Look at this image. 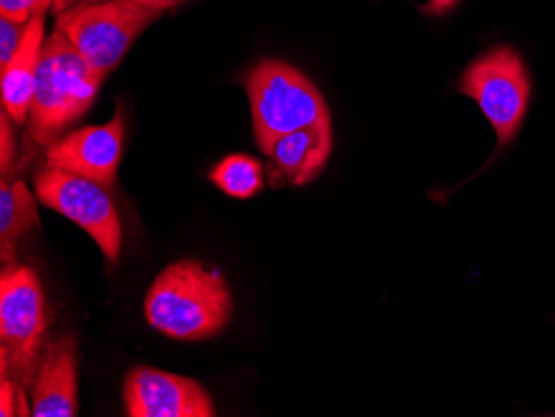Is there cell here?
<instances>
[{"label": "cell", "mask_w": 555, "mask_h": 417, "mask_svg": "<svg viewBox=\"0 0 555 417\" xmlns=\"http://www.w3.org/2000/svg\"><path fill=\"white\" fill-rule=\"evenodd\" d=\"M143 313L152 328L179 341L220 335L233 314L229 283L198 260L168 264L146 292Z\"/></svg>", "instance_id": "1"}, {"label": "cell", "mask_w": 555, "mask_h": 417, "mask_svg": "<svg viewBox=\"0 0 555 417\" xmlns=\"http://www.w3.org/2000/svg\"><path fill=\"white\" fill-rule=\"evenodd\" d=\"M104 79L55 29L43 42L29 115L34 142L49 146L87 114Z\"/></svg>", "instance_id": "2"}, {"label": "cell", "mask_w": 555, "mask_h": 417, "mask_svg": "<svg viewBox=\"0 0 555 417\" xmlns=\"http://www.w3.org/2000/svg\"><path fill=\"white\" fill-rule=\"evenodd\" d=\"M258 148L268 155L280 136L332 121L320 90L280 61H261L245 79Z\"/></svg>", "instance_id": "3"}, {"label": "cell", "mask_w": 555, "mask_h": 417, "mask_svg": "<svg viewBox=\"0 0 555 417\" xmlns=\"http://www.w3.org/2000/svg\"><path fill=\"white\" fill-rule=\"evenodd\" d=\"M0 378L30 389L47 342L46 298L27 264H5L0 275Z\"/></svg>", "instance_id": "4"}, {"label": "cell", "mask_w": 555, "mask_h": 417, "mask_svg": "<svg viewBox=\"0 0 555 417\" xmlns=\"http://www.w3.org/2000/svg\"><path fill=\"white\" fill-rule=\"evenodd\" d=\"M160 17L162 12L150 11L133 0H87L59 15L55 29L105 80L133 42Z\"/></svg>", "instance_id": "5"}, {"label": "cell", "mask_w": 555, "mask_h": 417, "mask_svg": "<svg viewBox=\"0 0 555 417\" xmlns=\"http://www.w3.org/2000/svg\"><path fill=\"white\" fill-rule=\"evenodd\" d=\"M460 90L476 101L491 121L499 148L509 145L531 101V79L520 55L511 47H495L467 67Z\"/></svg>", "instance_id": "6"}, {"label": "cell", "mask_w": 555, "mask_h": 417, "mask_svg": "<svg viewBox=\"0 0 555 417\" xmlns=\"http://www.w3.org/2000/svg\"><path fill=\"white\" fill-rule=\"evenodd\" d=\"M111 190L83 177L46 168L34 182V193L43 207L64 214L99 245L111 263L121 251V223Z\"/></svg>", "instance_id": "7"}, {"label": "cell", "mask_w": 555, "mask_h": 417, "mask_svg": "<svg viewBox=\"0 0 555 417\" xmlns=\"http://www.w3.org/2000/svg\"><path fill=\"white\" fill-rule=\"evenodd\" d=\"M125 413L129 417H215L214 398L195 379L137 366L124 385Z\"/></svg>", "instance_id": "8"}, {"label": "cell", "mask_w": 555, "mask_h": 417, "mask_svg": "<svg viewBox=\"0 0 555 417\" xmlns=\"http://www.w3.org/2000/svg\"><path fill=\"white\" fill-rule=\"evenodd\" d=\"M125 120L120 108L105 126H89L47 146L46 167L83 177L112 190L124 154Z\"/></svg>", "instance_id": "9"}, {"label": "cell", "mask_w": 555, "mask_h": 417, "mask_svg": "<svg viewBox=\"0 0 555 417\" xmlns=\"http://www.w3.org/2000/svg\"><path fill=\"white\" fill-rule=\"evenodd\" d=\"M29 392L34 417L79 414V361L74 336H59L46 342Z\"/></svg>", "instance_id": "10"}, {"label": "cell", "mask_w": 555, "mask_h": 417, "mask_svg": "<svg viewBox=\"0 0 555 417\" xmlns=\"http://www.w3.org/2000/svg\"><path fill=\"white\" fill-rule=\"evenodd\" d=\"M332 148V121H327L280 136L271 145L268 157L289 185L302 186L318 179Z\"/></svg>", "instance_id": "11"}, {"label": "cell", "mask_w": 555, "mask_h": 417, "mask_svg": "<svg viewBox=\"0 0 555 417\" xmlns=\"http://www.w3.org/2000/svg\"><path fill=\"white\" fill-rule=\"evenodd\" d=\"M46 15H36L29 22L24 42L8 67L2 68L0 90H2V110L14 123L24 126L29 121L36 90L37 68L46 39Z\"/></svg>", "instance_id": "12"}, {"label": "cell", "mask_w": 555, "mask_h": 417, "mask_svg": "<svg viewBox=\"0 0 555 417\" xmlns=\"http://www.w3.org/2000/svg\"><path fill=\"white\" fill-rule=\"evenodd\" d=\"M39 208L36 193L22 180L8 182L2 177L0 185V253L5 264L15 261L17 239L34 226H39Z\"/></svg>", "instance_id": "13"}, {"label": "cell", "mask_w": 555, "mask_h": 417, "mask_svg": "<svg viewBox=\"0 0 555 417\" xmlns=\"http://www.w3.org/2000/svg\"><path fill=\"white\" fill-rule=\"evenodd\" d=\"M210 180L233 198L248 200L263 190V165L248 155H230L210 171Z\"/></svg>", "instance_id": "14"}, {"label": "cell", "mask_w": 555, "mask_h": 417, "mask_svg": "<svg viewBox=\"0 0 555 417\" xmlns=\"http://www.w3.org/2000/svg\"><path fill=\"white\" fill-rule=\"evenodd\" d=\"M54 0H0V17L29 24L36 15H46Z\"/></svg>", "instance_id": "15"}, {"label": "cell", "mask_w": 555, "mask_h": 417, "mask_svg": "<svg viewBox=\"0 0 555 417\" xmlns=\"http://www.w3.org/2000/svg\"><path fill=\"white\" fill-rule=\"evenodd\" d=\"M29 24H18L0 17V70L8 67L9 62L17 54Z\"/></svg>", "instance_id": "16"}, {"label": "cell", "mask_w": 555, "mask_h": 417, "mask_svg": "<svg viewBox=\"0 0 555 417\" xmlns=\"http://www.w3.org/2000/svg\"><path fill=\"white\" fill-rule=\"evenodd\" d=\"M11 118L2 110L0 114V170L2 175H8L9 168L14 164L17 154L14 129L11 126Z\"/></svg>", "instance_id": "17"}, {"label": "cell", "mask_w": 555, "mask_h": 417, "mask_svg": "<svg viewBox=\"0 0 555 417\" xmlns=\"http://www.w3.org/2000/svg\"><path fill=\"white\" fill-rule=\"evenodd\" d=\"M461 0H427V4L420 8L427 17H442L460 4Z\"/></svg>", "instance_id": "18"}, {"label": "cell", "mask_w": 555, "mask_h": 417, "mask_svg": "<svg viewBox=\"0 0 555 417\" xmlns=\"http://www.w3.org/2000/svg\"><path fill=\"white\" fill-rule=\"evenodd\" d=\"M133 2L142 5V8L150 9V11L164 12L183 4L186 0H133Z\"/></svg>", "instance_id": "19"}, {"label": "cell", "mask_w": 555, "mask_h": 417, "mask_svg": "<svg viewBox=\"0 0 555 417\" xmlns=\"http://www.w3.org/2000/svg\"><path fill=\"white\" fill-rule=\"evenodd\" d=\"M68 2H74V0H54V5L57 11H61L64 5H67Z\"/></svg>", "instance_id": "20"}]
</instances>
